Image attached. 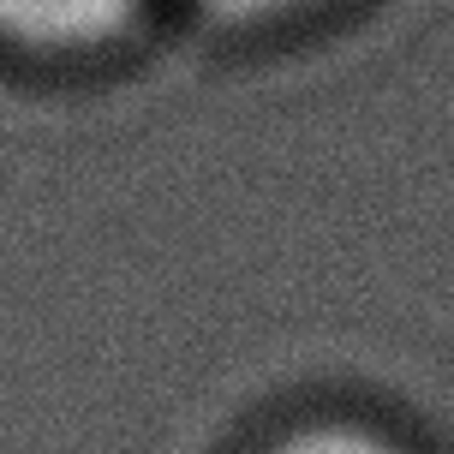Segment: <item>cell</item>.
Instances as JSON below:
<instances>
[{
	"instance_id": "6da1fadb",
	"label": "cell",
	"mask_w": 454,
	"mask_h": 454,
	"mask_svg": "<svg viewBox=\"0 0 454 454\" xmlns=\"http://www.w3.org/2000/svg\"><path fill=\"white\" fill-rule=\"evenodd\" d=\"M150 0H0V43L24 54H96L120 43Z\"/></svg>"
},
{
	"instance_id": "7a4b0ae2",
	"label": "cell",
	"mask_w": 454,
	"mask_h": 454,
	"mask_svg": "<svg viewBox=\"0 0 454 454\" xmlns=\"http://www.w3.org/2000/svg\"><path fill=\"white\" fill-rule=\"evenodd\" d=\"M209 19L222 24H281V19H305V12H323L329 0H198Z\"/></svg>"
},
{
	"instance_id": "3957f363",
	"label": "cell",
	"mask_w": 454,
	"mask_h": 454,
	"mask_svg": "<svg viewBox=\"0 0 454 454\" xmlns=\"http://www.w3.org/2000/svg\"><path fill=\"white\" fill-rule=\"evenodd\" d=\"M270 454H395V449L377 442V436H364V431H347V425H323V431L287 436V442L270 449Z\"/></svg>"
}]
</instances>
